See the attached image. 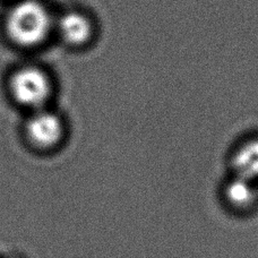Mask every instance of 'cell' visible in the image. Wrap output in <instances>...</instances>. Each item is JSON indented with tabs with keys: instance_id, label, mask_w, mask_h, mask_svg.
Instances as JSON below:
<instances>
[{
	"instance_id": "obj_1",
	"label": "cell",
	"mask_w": 258,
	"mask_h": 258,
	"mask_svg": "<svg viewBox=\"0 0 258 258\" xmlns=\"http://www.w3.org/2000/svg\"><path fill=\"white\" fill-rule=\"evenodd\" d=\"M51 26L52 20L48 9L36 0H22L14 5L6 18L8 36L22 47L42 43Z\"/></svg>"
},
{
	"instance_id": "obj_2",
	"label": "cell",
	"mask_w": 258,
	"mask_h": 258,
	"mask_svg": "<svg viewBox=\"0 0 258 258\" xmlns=\"http://www.w3.org/2000/svg\"><path fill=\"white\" fill-rule=\"evenodd\" d=\"M66 125L56 112L39 109L27 118L24 125L26 144L36 153H52L62 145Z\"/></svg>"
},
{
	"instance_id": "obj_3",
	"label": "cell",
	"mask_w": 258,
	"mask_h": 258,
	"mask_svg": "<svg viewBox=\"0 0 258 258\" xmlns=\"http://www.w3.org/2000/svg\"><path fill=\"white\" fill-rule=\"evenodd\" d=\"M9 89L17 103L35 111L43 109L49 100L51 82L40 68L23 67L13 74Z\"/></svg>"
},
{
	"instance_id": "obj_4",
	"label": "cell",
	"mask_w": 258,
	"mask_h": 258,
	"mask_svg": "<svg viewBox=\"0 0 258 258\" xmlns=\"http://www.w3.org/2000/svg\"><path fill=\"white\" fill-rule=\"evenodd\" d=\"M222 196L230 210L248 213L258 206V182L233 174L224 183Z\"/></svg>"
},
{
	"instance_id": "obj_5",
	"label": "cell",
	"mask_w": 258,
	"mask_h": 258,
	"mask_svg": "<svg viewBox=\"0 0 258 258\" xmlns=\"http://www.w3.org/2000/svg\"><path fill=\"white\" fill-rule=\"evenodd\" d=\"M59 36L64 43L72 47H81L89 42L93 35V23L81 12L63 13L57 22Z\"/></svg>"
},
{
	"instance_id": "obj_6",
	"label": "cell",
	"mask_w": 258,
	"mask_h": 258,
	"mask_svg": "<svg viewBox=\"0 0 258 258\" xmlns=\"http://www.w3.org/2000/svg\"><path fill=\"white\" fill-rule=\"evenodd\" d=\"M233 174L258 182V137L241 143L231 158Z\"/></svg>"
},
{
	"instance_id": "obj_7",
	"label": "cell",
	"mask_w": 258,
	"mask_h": 258,
	"mask_svg": "<svg viewBox=\"0 0 258 258\" xmlns=\"http://www.w3.org/2000/svg\"><path fill=\"white\" fill-rule=\"evenodd\" d=\"M11 258H18V257H11Z\"/></svg>"
}]
</instances>
